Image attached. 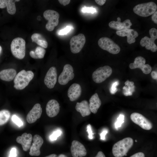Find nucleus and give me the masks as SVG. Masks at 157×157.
I'll return each instance as SVG.
<instances>
[{"instance_id": "79ce46f5", "label": "nucleus", "mask_w": 157, "mask_h": 157, "mask_svg": "<svg viewBox=\"0 0 157 157\" xmlns=\"http://www.w3.org/2000/svg\"><path fill=\"white\" fill-rule=\"evenodd\" d=\"M6 7L5 0H0V8H3Z\"/></svg>"}, {"instance_id": "72a5a7b5", "label": "nucleus", "mask_w": 157, "mask_h": 157, "mask_svg": "<svg viewBox=\"0 0 157 157\" xmlns=\"http://www.w3.org/2000/svg\"><path fill=\"white\" fill-rule=\"evenodd\" d=\"M71 27L67 26L65 28L60 30L59 31V34L60 35L66 34L71 30Z\"/></svg>"}, {"instance_id": "6ab92c4d", "label": "nucleus", "mask_w": 157, "mask_h": 157, "mask_svg": "<svg viewBox=\"0 0 157 157\" xmlns=\"http://www.w3.org/2000/svg\"><path fill=\"white\" fill-rule=\"evenodd\" d=\"M116 34L121 37H127V42L129 44L134 43L135 41V38L138 36V33L133 29H125L116 32Z\"/></svg>"}, {"instance_id": "ea45409f", "label": "nucleus", "mask_w": 157, "mask_h": 157, "mask_svg": "<svg viewBox=\"0 0 157 157\" xmlns=\"http://www.w3.org/2000/svg\"><path fill=\"white\" fill-rule=\"evenodd\" d=\"M58 1L59 3L61 5L64 6L68 4L70 2V0H58Z\"/></svg>"}, {"instance_id": "a211bd4d", "label": "nucleus", "mask_w": 157, "mask_h": 157, "mask_svg": "<svg viewBox=\"0 0 157 157\" xmlns=\"http://www.w3.org/2000/svg\"><path fill=\"white\" fill-rule=\"evenodd\" d=\"M81 92V88L80 85L74 83L69 88L67 91V96L71 101H74L80 97Z\"/></svg>"}, {"instance_id": "de8ad7c7", "label": "nucleus", "mask_w": 157, "mask_h": 157, "mask_svg": "<svg viewBox=\"0 0 157 157\" xmlns=\"http://www.w3.org/2000/svg\"><path fill=\"white\" fill-rule=\"evenodd\" d=\"M57 157H67V156L64 154H61L59 155Z\"/></svg>"}, {"instance_id": "ddd939ff", "label": "nucleus", "mask_w": 157, "mask_h": 157, "mask_svg": "<svg viewBox=\"0 0 157 157\" xmlns=\"http://www.w3.org/2000/svg\"><path fill=\"white\" fill-rule=\"evenodd\" d=\"M57 79V69L55 67H51L47 72L44 79L45 85L49 89L53 88L56 83Z\"/></svg>"}, {"instance_id": "09e8293b", "label": "nucleus", "mask_w": 157, "mask_h": 157, "mask_svg": "<svg viewBox=\"0 0 157 157\" xmlns=\"http://www.w3.org/2000/svg\"><path fill=\"white\" fill-rule=\"evenodd\" d=\"M2 51V47L0 45V55Z\"/></svg>"}, {"instance_id": "2eb2a0df", "label": "nucleus", "mask_w": 157, "mask_h": 157, "mask_svg": "<svg viewBox=\"0 0 157 157\" xmlns=\"http://www.w3.org/2000/svg\"><path fill=\"white\" fill-rule=\"evenodd\" d=\"M33 142L30 149L29 154L31 156H39L40 154V148L44 142L43 138L38 135H35Z\"/></svg>"}, {"instance_id": "8fccbe9b", "label": "nucleus", "mask_w": 157, "mask_h": 157, "mask_svg": "<svg viewBox=\"0 0 157 157\" xmlns=\"http://www.w3.org/2000/svg\"><path fill=\"white\" fill-rule=\"evenodd\" d=\"M135 142H136L137 141V140H135Z\"/></svg>"}, {"instance_id": "a878e982", "label": "nucleus", "mask_w": 157, "mask_h": 157, "mask_svg": "<svg viewBox=\"0 0 157 157\" xmlns=\"http://www.w3.org/2000/svg\"><path fill=\"white\" fill-rule=\"evenodd\" d=\"M45 50L41 47H37L35 51H31L29 55L31 57L34 59H42L43 58L46 53Z\"/></svg>"}, {"instance_id": "393cba45", "label": "nucleus", "mask_w": 157, "mask_h": 157, "mask_svg": "<svg viewBox=\"0 0 157 157\" xmlns=\"http://www.w3.org/2000/svg\"><path fill=\"white\" fill-rule=\"evenodd\" d=\"M33 42H34L38 45L43 48H46L48 47V43L45 39L39 33H34L31 36Z\"/></svg>"}, {"instance_id": "a19ab883", "label": "nucleus", "mask_w": 157, "mask_h": 157, "mask_svg": "<svg viewBox=\"0 0 157 157\" xmlns=\"http://www.w3.org/2000/svg\"><path fill=\"white\" fill-rule=\"evenodd\" d=\"M107 133L108 131L107 130H104L100 134V139L102 140H104L105 139V136Z\"/></svg>"}, {"instance_id": "37998d69", "label": "nucleus", "mask_w": 157, "mask_h": 157, "mask_svg": "<svg viewBox=\"0 0 157 157\" xmlns=\"http://www.w3.org/2000/svg\"><path fill=\"white\" fill-rule=\"evenodd\" d=\"M95 1L98 4L102 6L105 3L106 1V0H95Z\"/></svg>"}, {"instance_id": "58836bf2", "label": "nucleus", "mask_w": 157, "mask_h": 157, "mask_svg": "<svg viewBox=\"0 0 157 157\" xmlns=\"http://www.w3.org/2000/svg\"><path fill=\"white\" fill-rule=\"evenodd\" d=\"M152 20L156 24H157V11L153 13L151 16Z\"/></svg>"}, {"instance_id": "e433bc0d", "label": "nucleus", "mask_w": 157, "mask_h": 157, "mask_svg": "<svg viewBox=\"0 0 157 157\" xmlns=\"http://www.w3.org/2000/svg\"><path fill=\"white\" fill-rule=\"evenodd\" d=\"M16 150L15 148H12L10 151L9 157H16Z\"/></svg>"}, {"instance_id": "423d86ee", "label": "nucleus", "mask_w": 157, "mask_h": 157, "mask_svg": "<svg viewBox=\"0 0 157 157\" xmlns=\"http://www.w3.org/2000/svg\"><path fill=\"white\" fill-rule=\"evenodd\" d=\"M98 43L101 49L111 53L117 54L120 51L119 46L108 38L103 37L100 38L98 41Z\"/></svg>"}, {"instance_id": "412c9836", "label": "nucleus", "mask_w": 157, "mask_h": 157, "mask_svg": "<svg viewBox=\"0 0 157 157\" xmlns=\"http://www.w3.org/2000/svg\"><path fill=\"white\" fill-rule=\"evenodd\" d=\"M117 21H112L110 22L108 24L109 26L111 28L118 30H121L125 29H129L132 25L130 19H127L122 22H121V18L118 17Z\"/></svg>"}, {"instance_id": "dca6fc26", "label": "nucleus", "mask_w": 157, "mask_h": 157, "mask_svg": "<svg viewBox=\"0 0 157 157\" xmlns=\"http://www.w3.org/2000/svg\"><path fill=\"white\" fill-rule=\"evenodd\" d=\"M42 112V109L40 104H35L27 115V122L30 124L34 123L40 117Z\"/></svg>"}, {"instance_id": "b1692460", "label": "nucleus", "mask_w": 157, "mask_h": 157, "mask_svg": "<svg viewBox=\"0 0 157 157\" xmlns=\"http://www.w3.org/2000/svg\"><path fill=\"white\" fill-rule=\"evenodd\" d=\"M16 74V71L14 69H4L0 72V78L3 81H10L15 78Z\"/></svg>"}, {"instance_id": "9b49d317", "label": "nucleus", "mask_w": 157, "mask_h": 157, "mask_svg": "<svg viewBox=\"0 0 157 157\" xmlns=\"http://www.w3.org/2000/svg\"><path fill=\"white\" fill-rule=\"evenodd\" d=\"M130 118L134 123L143 129L149 130L152 128V123L141 114L133 113L131 114Z\"/></svg>"}, {"instance_id": "bb28decb", "label": "nucleus", "mask_w": 157, "mask_h": 157, "mask_svg": "<svg viewBox=\"0 0 157 157\" xmlns=\"http://www.w3.org/2000/svg\"><path fill=\"white\" fill-rule=\"evenodd\" d=\"M134 83L127 80L125 82V85L123 88V94L126 96H131L135 91Z\"/></svg>"}, {"instance_id": "a18cd8bd", "label": "nucleus", "mask_w": 157, "mask_h": 157, "mask_svg": "<svg viewBox=\"0 0 157 157\" xmlns=\"http://www.w3.org/2000/svg\"><path fill=\"white\" fill-rule=\"evenodd\" d=\"M95 157H106L104 153L101 151H99Z\"/></svg>"}, {"instance_id": "49530a36", "label": "nucleus", "mask_w": 157, "mask_h": 157, "mask_svg": "<svg viewBox=\"0 0 157 157\" xmlns=\"http://www.w3.org/2000/svg\"><path fill=\"white\" fill-rule=\"evenodd\" d=\"M45 157H57V155L55 154H52Z\"/></svg>"}, {"instance_id": "7c9ffc66", "label": "nucleus", "mask_w": 157, "mask_h": 157, "mask_svg": "<svg viewBox=\"0 0 157 157\" xmlns=\"http://www.w3.org/2000/svg\"><path fill=\"white\" fill-rule=\"evenodd\" d=\"M12 119L14 122L19 126H20L23 124V122L21 119L15 115L12 116Z\"/></svg>"}, {"instance_id": "2f4dec72", "label": "nucleus", "mask_w": 157, "mask_h": 157, "mask_svg": "<svg viewBox=\"0 0 157 157\" xmlns=\"http://www.w3.org/2000/svg\"><path fill=\"white\" fill-rule=\"evenodd\" d=\"M119 84V82L118 81H115L112 84L110 89V91L111 94H114L117 91V89L116 87Z\"/></svg>"}, {"instance_id": "f704fd0d", "label": "nucleus", "mask_w": 157, "mask_h": 157, "mask_svg": "<svg viewBox=\"0 0 157 157\" xmlns=\"http://www.w3.org/2000/svg\"><path fill=\"white\" fill-rule=\"evenodd\" d=\"M87 131L88 135V138L90 139H92L93 138V134L91 126L90 124H89L87 126Z\"/></svg>"}, {"instance_id": "aec40b11", "label": "nucleus", "mask_w": 157, "mask_h": 157, "mask_svg": "<svg viewBox=\"0 0 157 157\" xmlns=\"http://www.w3.org/2000/svg\"><path fill=\"white\" fill-rule=\"evenodd\" d=\"M33 138L30 133H24L21 136L18 137L16 139L17 143L21 144L24 151H27L30 148Z\"/></svg>"}, {"instance_id": "4c0bfd02", "label": "nucleus", "mask_w": 157, "mask_h": 157, "mask_svg": "<svg viewBox=\"0 0 157 157\" xmlns=\"http://www.w3.org/2000/svg\"><path fill=\"white\" fill-rule=\"evenodd\" d=\"M130 157H145V155L143 153L139 152L134 154Z\"/></svg>"}, {"instance_id": "0eeeda50", "label": "nucleus", "mask_w": 157, "mask_h": 157, "mask_svg": "<svg viewBox=\"0 0 157 157\" xmlns=\"http://www.w3.org/2000/svg\"><path fill=\"white\" fill-rule=\"evenodd\" d=\"M112 72V69L109 66L100 67L93 72L92 75V78L95 83H100L109 77Z\"/></svg>"}, {"instance_id": "c85d7f7f", "label": "nucleus", "mask_w": 157, "mask_h": 157, "mask_svg": "<svg viewBox=\"0 0 157 157\" xmlns=\"http://www.w3.org/2000/svg\"><path fill=\"white\" fill-rule=\"evenodd\" d=\"M10 115V111L7 110L0 111V126L6 124L8 121Z\"/></svg>"}, {"instance_id": "5701e85b", "label": "nucleus", "mask_w": 157, "mask_h": 157, "mask_svg": "<svg viewBox=\"0 0 157 157\" xmlns=\"http://www.w3.org/2000/svg\"><path fill=\"white\" fill-rule=\"evenodd\" d=\"M101 104V102L97 93L93 94L89 99V106L91 112L94 114L97 113Z\"/></svg>"}, {"instance_id": "cd10ccee", "label": "nucleus", "mask_w": 157, "mask_h": 157, "mask_svg": "<svg viewBox=\"0 0 157 157\" xmlns=\"http://www.w3.org/2000/svg\"><path fill=\"white\" fill-rule=\"evenodd\" d=\"M7 10L8 13L11 15H14L16 12L15 3L19 0H5Z\"/></svg>"}, {"instance_id": "f257e3e1", "label": "nucleus", "mask_w": 157, "mask_h": 157, "mask_svg": "<svg viewBox=\"0 0 157 157\" xmlns=\"http://www.w3.org/2000/svg\"><path fill=\"white\" fill-rule=\"evenodd\" d=\"M133 143V139L130 137H127L118 141L113 147V156L115 157L124 156L132 147Z\"/></svg>"}, {"instance_id": "c03bdc74", "label": "nucleus", "mask_w": 157, "mask_h": 157, "mask_svg": "<svg viewBox=\"0 0 157 157\" xmlns=\"http://www.w3.org/2000/svg\"><path fill=\"white\" fill-rule=\"evenodd\" d=\"M151 75L152 78L154 79L157 80V72L155 71H153L151 72Z\"/></svg>"}, {"instance_id": "4468645a", "label": "nucleus", "mask_w": 157, "mask_h": 157, "mask_svg": "<svg viewBox=\"0 0 157 157\" xmlns=\"http://www.w3.org/2000/svg\"><path fill=\"white\" fill-rule=\"evenodd\" d=\"M71 152L73 157H83L87 154L84 146L79 142L74 140L72 143Z\"/></svg>"}, {"instance_id": "1a4fd4ad", "label": "nucleus", "mask_w": 157, "mask_h": 157, "mask_svg": "<svg viewBox=\"0 0 157 157\" xmlns=\"http://www.w3.org/2000/svg\"><path fill=\"white\" fill-rule=\"evenodd\" d=\"M85 41V36L82 33H79L72 37L69 42L71 52L74 54L79 52L83 47Z\"/></svg>"}, {"instance_id": "c756f323", "label": "nucleus", "mask_w": 157, "mask_h": 157, "mask_svg": "<svg viewBox=\"0 0 157 157\" xmlns=\"http://www.w3.org/2000/svg\"><path fill=\"white\" fill-rule=\"evenodd\" d=\"M124 116L122 114H120L117 118V120L115 124V128L117 129L121 127L122 124L124 122Z\"/></svg>"}, {"instance_id": "39448f33", "label": "nucleus", "mask_w": 157, "mask_h": 157, "mask_svg": "<svg viewBox=\"0 0 157 157\" xmlns=\"http://www.w3.org/2000/svg\"><path fill=\"white\" fill-rule=\"evenodd\" d=\"M149 33L150 38L147 36L144 37L141 39L140 44L142 47H145L147 49L155 52L157 50V46L154 43L155 40L157 39V30L152 28L149 30Z\"/></svg>"}, {"instance_id": "6e6552de", "label": "nucleus", "mask_w": 157, "mask_h": 157, "mask_svg": "<svg viewBox=\"0 0 157 157\" xmlns=\"http://www.w3.org/2000/svg\"><path fill=\"white\" fill-rule=\"evenodd\" d=\"M43 16L48 21L45 26L46 28L49 31H53L58 24L59 14L53 10H47L44 12Z\"/></svg>"}, {"instance_id": "f3484780", "label": "nucleus", "mask_w": 157, "mask_h": 157, "mask_svg": "<svg viewBox=\"0 0 157 157\" xmlns=\"http://www.w3.org/2000/svg\"><path fill=\"white\" fill-rule=\"evenodd\" d=\"M60 110V105L57 100L52 99L48 101L46 107V113L48 116L53 117L56 116Z\"/></svg>"}, {"instance_id": "473e14b6", "label": "nucleus", "mask_w": 157, "mask_h": 157, "mask_svg": "<svg viewBox=\"0 0 157 157\" xmlns=\"http://www.w3.org/2000/svg\"><path fill=\"white\" fill-rule=\"evenodd\" d=\"M61 132L60 130L54 132L50 136V138L51 140H56L58 137L60 136Z\"/></svg>"}, {"instance_id": "7ed1b4c3", "label": "nucleus", "mask_w": 157, "mask_h": 157, "mask_svg": "<svg viewBox=\"0 0 157 157\" xmlns=\"http://www.w3.org/2000/svg\"><path fill=\"white\" fill-rule=\"evenodd\" d=\"M10 49L13 55L16 58L22 59L24 58L26 53V42L22 38H15L12 40Z\"/></svg>"}, {"instance_id": "c9c22d12", "label": "nucleus", "mask_w": 157, "mask_h": 157, "mask_svg": "<svg viewBox=\"0 0 157 157\" xmlns=\"http://www.w3.org/2000/svg\"><path fill=\"white\" fill-rule=\"evenodd\" d=\"M82 11L84 13H92L96 12V9L94 8L85 7L83 8Z\"/></svg>"}, {"instance_id": "9d476101", "label": "nucleus", "mask_w": 157, "mask_h": 157, "mask_svg": "<svg viewBox=\"0 0 157 157\" xmlns=\"http://www.w3.org/2000/svg\"><path fill=\"white\" fill-rule=\"evenodd\" d=\"M74 72L73 68L71 65L69 64L65 65L58 77L59 83L62 85L67 84L69 81L74 78Z\"/></svg>"}, {"instance_id": "f03ea898", "label": "nucleus", "mask_w": 157, "mask_h": 157, "mask_svg": "<svg viewBox=\"0 0 157 157\" xmlns=\"http://www.w3.org/2000/svg\"><path fill=\"white\" fill-rule=\"evenodd\" d=\"M34 76V74L31 71L21 70L16 74L14 78V87L18 90L23 89L28 85Z\"/></svg>"}, {"instance_id": "4be33fe9", "label": "nucleus", "mask_w": 157, "mask_h": 157, "mask_svg": "<svg viewBox=\"0 0 157 157\" xmlns=\"http://www.w3.org/2000/svg\"><path fill=\"white\" fill-rule=\"evenodd\" d=\"M75 109L83 117L90 115L91 113L89 104L86 100H83L80 102H77Z\"/></svg>"}, {"instance_id": "f8f14e48", "label": "nucleus", "mask_w": 157, "mask_h": 157, "mask_svg": "<svg viewBox=\"0 0 157 157\" xmlns=\"http://www.w3.org/2000/svg\"><path fill=\"white\" fill-rule=\"evenodd\" d=\"M146 61L144 57L141 56L137 57L135 58L134 62L129 64V67L131 69L140 68L144 74H148L151 72L152 67L149 64H145Z\"/></svg>"}, {"instance_id": "20e7f679", "label": "nucleus", "mask_w": 157, "mask_h": 157, "mask_svg": "<svg viewBox=\"0 0 157 157\" xmlns=\"http://www.w3.org/2000/svg\"><path fill=\"white\" fill-rule=\"evenodd\" d=\"M157 9L156 4L151 1L138 4L135 6L133 10L134 13L139 16L147 17L154 13Z\"/></svg>"}]
</instances>
